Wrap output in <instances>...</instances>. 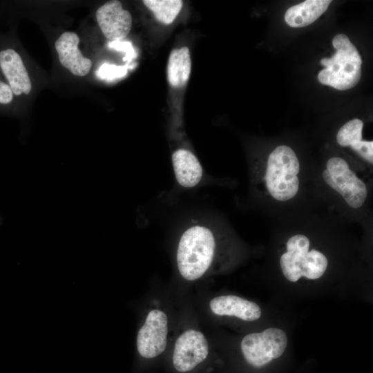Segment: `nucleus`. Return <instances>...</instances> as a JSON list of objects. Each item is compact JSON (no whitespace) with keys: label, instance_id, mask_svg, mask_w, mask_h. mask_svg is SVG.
Listing matches in <instances>:
<instances>
[{"label":"nucleus","instance_id":"nucleus-16","mask_svg":"<svg viewBox=\"0 0 373 373\" xmlns=\"http://www.w3.org/2000/svg\"><path fill=\"white\" fill-rule=\"evenodd\" d=\"M144 6L161 23H172L180 12L183 1L181 0H144Z\"/></svg>","mask_w":373,"mask_h":373},{"label":"nucleus","instance_id":"nucleus-1","mask_svg":"<svg viewBox=\"0 0 373 373\" xmlns=\"http://www.w3.org/2000/svg\"><path fill=\"white\" fill-rule=\"evenodd\" d=\"M219 240L213 230L203 223L191 224L179 236L175 249L176 272L184 282L193 283L215 271Z\"/></svg>","mask_w":373,"mask_h":373},{"label":"nucleus","instance_id":"nucleus-5","mask_svg":"<svg viewBox=\"0 0 373 373\" xmlns=\"http://www.w3.org/2000/svg\"><path fill=\"white\" fill-rule=\"evenodd\" d=\"M172 318L161 305L151 306L144 313L136 334V350L140 357L153 359L166 350L171 342Z\"/></svg>","mask_w":373,"mask_h":373},{"label":"nucleus","instance_id":"nucleus-15","mask_svg":"<svg viewBox=\"0 0 373 373\" xmlns=\"http://www.w3.org/2000/svg\"><path fill=\"white\" fill-rule=\"evenodd\" d=\"M191 58L188 47L174 48L169 54L166 77L173 88H180L189 81L191 72Z\"/></svg>","mask_w":373,"mask_h":373},{"label":"nucleus","instance_id":"nucleus-2","mask_svg":"<svg viewBox=\"0 0 373 373\" xmlns=\"http://www.w3.org/2000/svg\"><path fill=\"white\" fill-rule=\"evenodd\" d=\"M332 44L336 51L332 57L321 60L325 68L319 72L318 79L321 84L340 90L353 88L361 75V55L344 34L336 35Z\"/></svg>","mask_w":373,"mask_h":373},{"label":"nucleus","instance_id":"nucleus-7","mask_svg":"<svg viewBox=\"0 0 373 373\" xmlns=\"http://www.w3.org/2000/svg\"><path fill=\"white\" fill-rule=\"evenodd\" d=\"M173 343L172 365L179 373L191 372L209 356V341L204 332L195 326L183 328Z\"/></svg>","mask_w":373,"mask_h":373},{"label":"nucleus","instance_id":"nucleus-17","mask_svg":"<svg viewBox=\"0 0 373 373\" xmlns=\"http://www.w3.org/2000/svg\"><path fill=\"white\" fill-rule=\"evenodd\" d=\"M363 122L353 119L345 123L336 134V141L341 146H348L362 140Z\"/></svg>","mask_w":373,"mask_h":373},{"label":"nucleus","instance_id":"nucleus-12","mask_svg":"<svg viewBox=\"0 0 373 373\" xmlns=\"http://www.w3.org/2000/svg\"><path fill=\"white\" fill-rule=\"evenodd\" d=\"M0 68L13 94L20 95L30 93L32 84L29 75L20 55L15 50L8 48L0 52Z\"/></svg>","mask_w":373,"mask_h":373},{"label":"nucleus","instance_id":"nucleus-14","mask_svg":"<svg viewBox=\"0 0 373 373\" xmlns=\"http://www.w3.org/2000/svg\"><path fill=\"white\" fill-rule=\"evenodd\" d=\"M331 0H306L289 8L285 12V21L294 28L307 26L323 14Z\"/></svg>","mask_w":373,"mask_h":373},{"label":"nucleus","instance_id":"nucleus-13","mask_svg":"<svg viewBox=\"0 0 373 373\" xmlns=\"http://www.w3.org/2000/svg\"><path fill=\"white\" fill-rule=\"evenodd\" d=\"M171 161L176 181L181 186L192 188L200 183L203 169L193 152L186 149H178L173 153Z\"/></svg>","mask_w":373,"mask_h":373},{"label":"nucleus","instance_id":"nucleus-8","mask_svg":"<svg viewBox=\"0 0 373 373\" xmlns=\"http://www.w3.org/2000/svg\"><path fill=\"white\" fill-rule=\"evenodd\" d=\"M322 177L350 207L358 209L365 203L367 195L365 184L350 169L345 160L338 157L329 158Z\"/></svg>","mask_w":373,"mask_h":373},{"label":"nucleus","instance_id":"nucleus-10","mask_svg":"<svg viewBox=\"0 0 373 373\" xmlns=\"http://www.w3.org/2000/svg\"><path fill=\"white\" fill-rule=\"evenodd\" d=\"M207 309L216 317H233L246 322L258 320L262 314L257 303L233 294L212 297L207 302Z\"/></svg>","mask_w":373,"mask_h":373},{"label":"nucleus","instance_id":"nucleus-20","mask_svg":"<svg viewBox=\"0 0 373 373\" xmlns=\"http://www.w3.org/2000/svg\"><path fill=\"white\" fill-rule=\"evenodd\" d=\"M13 93L9 85L0 81V104H7L12 102Z\"/></svg>","mask_w":373,"mask_h":373},{"label":"nucleus","instance_id":"nucleus-18","mask_svg":"<svg viewBox=\"0 0 373 373\" xmlns=\"http://www.w3.org/2000/svg\"><path fill=\"white\" fill-rule=\"evenodd\" d=\"M363 159L370 164L373 163V142L361 140L350 146Z\"/></svg>","mask_w":373,"mask_h":373},{"label":"nucleus","instance_id":"nucleus-9","mask_svg":"<svg viewBox=\"0 0 373 373\" xmlns=\"http://www.w3.org/2000/svg\"><path fill=\"white\" fill-rule=\"evenodd\" d=\"M96 19L104 37L111 41L125 38L132 27V16L119 1H109L96 11Z\"/></svg>","mask_w":373,"mask_h":373},{"label":"nucleus","instance_id":"nucleus-19","mask_svg":"<svg viewBox=\"0 0 373 373\" xmlns=\"http://www.w3.org/2000/svg\"><path fill=\"white\" fill-rule=\"evenodd\" d=\"M126 71L124 67L105 64L99 68L97 75L101 79H111L123 75Z\"/></svg>","mask_w":373,"mask_h":373},{"label":"nucleus","instance_id":"nucleus-4","mask_svg":"<svg viewBox=\"0 0 373 373\" xmlns=\"http://www.w3.org/2000/svg\"><path fill=\"white\" fill-rule=\"evenodd\" d=\"M309 239L303 234L288 239L287 251L280 256V266L289 281L296 282L301 277L316 280L325 272L328 265L327 257L316 249L309 251Z\"/></svg>","mask_w":373,"mask_h":373},{"label":"nucleus","instance_id":"nucleus-11","mask_svg":"<svg viewBox=\"0 0 373 373\" xmlns=\"http://www.w3.org/2000/svg\"><path fill=\"white\" fill-rule=\"evenodd\" d=\"M79 38L73 32H64L57 39L55 47L61 64L76 76L86 75L92 66L91 60L82 54L78 48Z\"/></svg>","mask_w":373,"mask_h":373},{"label":"nucleus","instance_id":"nucleus-6","mask_svg":"<svg viewBox=\"0 0 373 373\" xmlns=\"http://www.w3.org/2000/svg\"><path fill=\"white\" fill-rule=\"evenodd\" d=\"M287 345L286 333L277 327L246 334L240 341V350L246 362L262 367L281 356Z\"/></svg>","mask_w":373,"mask_h":373},{"label":"nucleus","instance_id":"nucleus-3","mask_svg":"<svg viewBox=\"0 0 373 373\" xmlns=\"http://www.w3.org/2000/svg\"><path fill=\"white\" fill-rule=\"evenodd\" d=\"M300 164L293 149L286 145L276 147L269 154L265 180L271 196L280 202L294 198L299 189Z\"/></svg>","mask_w":373,"mask_h":373}]
</instances>
